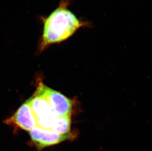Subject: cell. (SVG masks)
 <instances>
[{
  "instance_id": "obj_1",
  "label": "cell",
  "mask_w": 152,
  "mask_h": 151,
  "mask_svg": "<svg viewBox=\"0 0 152 151\" xmlns=\"http://www.w3.org/2000/svg\"><path fill=\"white\" fill-rule=\"evenodd\" d=\"M70 2V0H61L48 15L40 17L42 31L39 41V53L51 45L65 41L80 28L89 25V23L79 19L69 9Z\"/></svg>"
},
{
  "instance_id": "obj_2",
  "label": "cell",
  "mask_w": 152,
  "mask_h": 151,
  "mask_svg": "<svg viewBox=\"0 0 152 151\" xmlns=\"http://www.w3.org/2000/svg\"><path fill=\"white\" fill-rule=\"evenodd\" d=\"M34 94L42 96L46 99L52 111L59 116H70L72 109V102L60 92L39 83Z\"/></svg>"
},
{
  "instance_id": "obj_3",
  "label": "cell",
  "mask_w": 152,
  "mask_h": 151,
  "mask_svg": "<svg viewBox=\"0 0 152 151\" xmlns=\"http://www.w3.org/2000/svg\"><path fill=\"white\" fill-rule=\"evenodd\" d=\"M30 136L31 142L37 151H42L46 147L73 139L75 136V134L70 132L66 134H59L51 130L44 129L37 126L30 131Z\"/></svg>"
},
{
  "instance_id": "obj_4",
  "label": "cell",
  "mask_w": 152,
  "mask_h": 151,
  "mask_svg": "<svg viewBox=\"0 0 152 151\" xmlns=\"http://www.w3.org/2000/svg\"><path fill=\"white\" fill-rule=\"evenodd\" d=\"M7 124H13L22 130L30 131L37 126V118L28 102L22 105L10 118L6 120Z\"/></svg>"
},
{
  "instance_id": "obj_5",
  "label": "cell",
  "mask_w": 152,
  "mask_h": 151,
  "mask_svg": "<svg viewBox=\"0 0 152 151\" xmlns=\"http://www.w3.org/2000/svg\"><path fill=\"white\" fill-rule=\"evenodd\" d=\"M27 101L30 105L36 118L45 115L53 111L49 102L45 98L42 96L34 94Z\"/></svg>"
},
{
  "instance_id": "obj_6",
  "label": "cell",
  "mask_w": 152,
  "mask_h": 151,
  "mask_svg": "<svg viewBox=\"0 0 152 151\" xmlns=\"http://www.w3.org/2000/svg\"><path fill=\"white\" fill-rule=\"evenodd\" d=\"M70 116H57L51 130L59 134H66L70 132Z\"/></svg>"
}]
</instances>
